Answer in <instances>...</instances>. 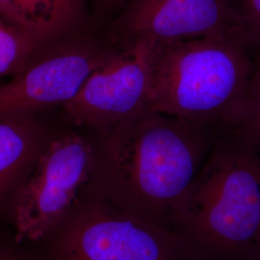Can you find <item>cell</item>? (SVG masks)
<instances>
[{"label":"cell","mask_w":260,"mask_h":260,"mask_svg":"<svg viewBox=\"0 0 260 260\" xmlns=\"http://www.w3.org/2000/svg\"><path fill=\"white\" fill-rule=\"evenodd\" d=\"M220 131L151 109L93 130L90 185L127 213L172 230L174 209Z\"/></svg>","instance_id":"6da1fadb"},{"label":"cell","mask_w":260,"mask_h":260,"mask_svg":"<svg viewBox=\"0 0 260 260\" xmlns=\"http://www.w3.org/2000/svg\"><path fill=\"white\" fill-rule=\"evenodd\" d=\"M259 151L236 130H221L174 209L172 230L206 260H252L260 236Z\"/></svg>","instance_id":"7a4b0ae2"},{"label":"cell","mask_w":260,"mask_h":260,"mask_svg":"<svg viewBox=\"0 0 260 260\" xmlns=\"http://www.w3.org/2000/svg\"><path fill=\"white\" fill-rule=\"evenodd\" d=\"M150 109L214 129L233 128L255 67L245 36L151 42Z\"/></svg>","instance_id":"3957f363"},{"label":"cell","mask_w":260,"mask_h":260,"mask_svg":"<svg viewBox=\"0 0 260 260\" xmlns=\"http://www.w3.org/2000/svg\"><path fill=\"white\" fill-rule=\"evenodd\" d=\"M31 247L41 260H206L177 232L127 213L91 185Z\"/></svg>","instance_id":"277c9868"},{"label":"cell","mask_w":260,"mask_h":260,"mask_svg":"<svg viewBox=\"0 0 260 260\" xmlns=\"http://www.w3.org/2000/svg\"><path fill=\"white\" fill-rule=\"evenodd\" d=\"M93 138L69 132L48 138L6 215L17 242L35 245L50 233L81 199L91 183Z\"/></svg>","instance_id":"5b68a950"},{"label":"cell","mask_w":260,"mask_h":260,"mask_svg":"<svg viewBox=\"0 0 260 260\" xmlns=\"http://www.w3.org/2000/svg\"><path fill=\"white\" fill-rule=\"evenodd\" d=\"M150 41L133 40L110 51L63 105L68 118L95 130L150 109Z\"/></svg>","instance_id":"8992f818"},{"label":"cell","mask_w":260,"mask_h":260,"mask_svg":"<svg viewBox=\"0 0 260 260\" xmlns=\"http://www.w3.org/2000/svg\"><path fill=\"white\" fill-rule=\"evenodd\" d=\"M110 51L84 42L43 47L19 74L0 85V119L34 117L36 112L64 105Z\"/></svg>","instance_id":"52a82bcc"},{"label":"cell","mask_w":260,"mask_h":260,"mask_svg":"<svg viewBox=\"0 0 260 260\" xmlns=\"http://www.w3.org/2000/svg\"><path fill=\"white\" fill-rule=\"evenodd\" d=\"M116 29L124 42L248 38L241 18L230 0H129Z\"/></svg>","instance_id":"ba28073f"},{"label":"cell","mask_w":260,"mask_h":260,"mask_svg":"<svg viewBox=\"0 0 260 260\" xmlns=\"http://www.w3.org/2000/svg\"><path fill=\"white\" fill-rule=\"evenodd\" d=\"M47 140L34 117L0 119V223Z\"/></svg>","instance_id":"9c48e42d"},{"label":"cell","mask_w":260,"mask_h":260,"mask_svg":"<svg viewBox=\"0 0 260 260\" xmlns=\"http://www.w3.org/2000/svg\"><path fill=\"white\" fill-rule=\"evenodd\" d=\"M17 9L43 43H48L75 20L78 0H14Z\"/></svg>","instance_id":"30bf717a"},{"label":"cell","mask_w":260,"mask_h":260,"mask_svg":"<svg viewBox=\"0 0 260 260\" xmlns=\"http://www.w3.org/2000/svg\"><path fill=\"white\" fill-rule=\"evenodd\" d=\"M44 45L27 28L3 20L0 23V80L19 74Z\"/></svg>","instance_id":"8fae6325"},{"label":"cell","mask_w":260,"mask_h":260,"mask_svg":"<svg viewBox=\"0 0 260 260\" xmlns=\"http://www.w3.org/2000/svg\"><path fill=\"white\" fill-rule=\"evenodd\" d=\"M233 128L260 149V50L255 51V67L247 98Z\"/></svg>","instance_id":"7c38bea8"},{"label":"cell","mask_w":260,"mask_h":260,"mask_svg":"<svg viewBox=\"0 0 260 260\" xmlns=\"http://www.w3.org/2000/svg\"><path fill=\"white\" fill-rule=\"evenodd\" d=\"M255 50H260V0H230Z\"/></svg>","instance_id":"4fadbf2b"},{"label":"cell","mask_w":260,"mask_h":260,"mask_svg":"<svg viewBox=\"0 0 260 260\" xmlns=\"http://www.w3.org/2000/svg\"><path fill=\"white\" fill-rule=\"evenodd\" d=\"M0 260H41L34 249L11 236H0Z\"/></svg>","instance_id":"5bb4252c"},{"label":"cell","mask_w":260,"mask_h":260,"mask_svg":"<svg viewBox=\"0 0 260 260\" xmlns=\"http://www.w3.org/2000/svg\"><path fill=\"white\" fill-rule=\"evenodd\" d=\"M0 15L2 16L3 19H5L6 21H8L11 24L27 28L30 31H32L30 28L28 27L25 20L21 17L19 10L17 9L14 0H0Z\"/></svg>","instance_id":"9a60e30c"},{"label":"cell","mask_w":260,"mask_h":260,"mask_svg":"<svg viewBox=\"0 0 260 260\" xmlns=\"http://www.w3.org/2000/svg\"><path fill=\"white\" fill-rule=\"evenodd\" d=\"M252 260H260V236L258 242H257V245H256V248H255V251L253 253Z\"/></svg>","instance_id":"2e32d148"},{"label":"cell","mask_w":260,"mask_h":260,"mask_svg":"<svg viewBox=\"0 0 260 260\" xmlns=\"http://www.w3.org/2000/svg\"><path fill=\"white\" fill-rule=\"evenodd\" d=\"M108 1H111V2H122V1H125V0H108Z\"/></svg>","instance_id":"e0dca14e"},{"label":"cell","mask_w":260,"mask_h":260,"mask_svg":"<svg viewBox=\"0 0 260 260\" xmlns=\"http://www.w3.org/2000/svg\"><path fill=\"white\" fill-rule=\"evenodd\" d=\"M3 20H5V19H3V18H2V16L0 15V23H1ZM7 22H8V21H7Z\"/></svg>","instance_id":"ac0fdd59"}]
</instances>
